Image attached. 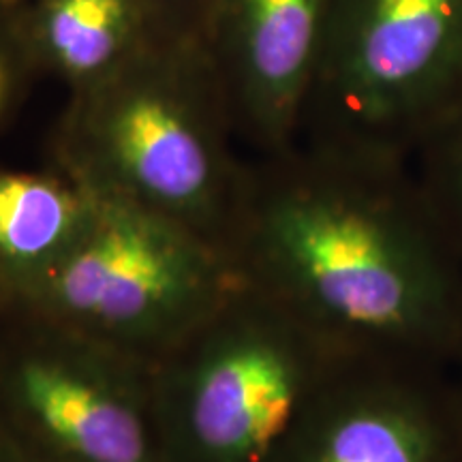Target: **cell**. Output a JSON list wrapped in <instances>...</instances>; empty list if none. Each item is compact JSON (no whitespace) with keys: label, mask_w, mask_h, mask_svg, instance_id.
<instances>
[{"label":"cell","mask_w":462,"mask_h":462,"mask_svg":"<svg viewBox=\"0 0 462 462\" xmlns=\"http://www.w3.org/2000/svg\"><path fill=\"white\" fill-rule=\"evenodd\" d=\"M242 279L349 357L452 371L462 259L409 159L298 143L246 170Z\"/></svg>","instance_id":"1"},{"label":"cell","mask_w":462,"mask_h":462,"mask_svg":"<svg viewBox=\"0 0 462 462\" xmlns=\"http://www.w3.org/2000/svg\"><path fill=\"white\" fill-rule=\"evenodd\" d=\"M231 126L210 56L146 42L116 71L73 90L56 163L75 182L148 208L227 251L246 180L227 148Z\"/></svg>","instance_id":"2"},{"label":"cell","mask_w":462,"mask_h":462,"mask_svg":"<svg viewBox=\"0 0 462 462\" xmlns=\"http://www.w3.org/2000/svg\"><path fill=\"white\" fill-rule=\"evenodd\" d=\"M346 357L242 282L152 364L163 462H273Z\"/></svg>","instance_id":"3"},{"label":"cell","mask_w":462,"mask_h":462,"mask_svg":"<svg viewBox=\"0 0 462 462\" xmlns=\"http://www.w3.org/2000/svg\"><path fill=\"white\" fill-rule=\"evenodd\" d=\"M88 190L90 215L73 246L0 298L154 364L240 285L242 274L225 248L184 225Z\"/></svg>","instance_id":"4"},{"label":"cell","mask_w":462,"mask_h":462,"mask_svg":"<svg viewBox=\"0 0 462 462\" xmlns=\"http://www.w3.org/2000/svg\"><path fill=\"white\" fill-rule=\"evenodd\" d=\"M460 101L462 0H330L300 140L411 159Z\"/></svg>","instance_id":"5"},{"label":"cell","mask_w":462,"mask_h":462,"mask_svg":"<svg viewBox=\"0 0 462 462\" xmlns=\"http://www.w3.org/2000/svg\"><path fill=\"white\" fill-rule=\"evenodd\" d=\"M0 424L56 462H163L152 364L0 298Z\"/></svg>","instance_id":"6"},{"label":"cell","mask_w":462,"mask_h":462,"mask_svg":"<svg viewBox=\"0 0 462 462\" xmlns=\"http://www.w3.org/2000/svg\"><path fill=\"white\" fill-rule=\"evenodd\" d=\"M273 462H462L452 371L346 357Z\"/></svg>","instance_id":"7"},{"label":"cell","mask_w":462,"mask_h":462,"mask_svg":"<svg viewBox=\"0 0 462 462\" xmlns=\"http://www.w3.org/2000/svg\"><path fill=\"white\" fill-rule=\"evenodd\" d=\"M330 0H215V51L234 126L263 157L291 150L319 65Z\"/></svg>","instance_id":"8"},{"label":"cell","mask_w":462,"mask_h":462,"mask_svg":"<svg viewBox=\"0 0 462 462\" xmlns=\"http://www.w3.org/2000/svg\"><path fill=\"white\" fill-rule=\"evenodd\" d=\"M90 215V190L65 171L0 170V293L50 270Z\"/></svg>","instance_id":"9"},{"label":"cell","mask_w":462,"mask_h":462,"mask_svg":"<svg viewBox=\"0 0 462 462\" xmlns=\"http://www.w3.org/2000/svg\"><path fill=\"white\" fill-rule=\"evenodd\" d=\"M142 0H37L26 31L31 56L73 90L99 82L146 43Z\"/></svg>","instance_id":"10"},{"label":"cell","mask_w":462,"mask_h":462,"mask_svg":"<svg viewBox=\"0 0 462 462\" xmlns=\"http://www.w3.org/2000/svg\"><path fill=\"white\" fill-rule=\"evenodd\" d=\"M413 154L421 189L462 259V101Z\"/></svg>","instance_id":"11"},{"label":"cell","mask_w":462,"mask_h":462,"mask_svg":"<svg viewBox=\"0 0 462 462\" xmlns=\"http://www.w3.org/2000/svg\"><path fill=\"white\" fill-rule=\"evenodd\" d=\"M28 58L32 56L26 42V32L20 31L11 20V15L0 9V120L14 106Z\"/></svg>","instance_id":"12"},{"label":"cell","mask_w":462,"mask_h":462,"mask_svg":"<svg viewBox=\"0 0 462 462\" xmlns=\"http://www.w3.org/2000/svg\"><path fill=\"white\" fill-rule=\"evenodd\" d=\"M0 462H56L37 449L28 448L0 424Z\"/></svg>","instance_id":"13"},{"label":"cell","mask_w":462,"mask_h":462,"mask_svg":"<svg viewBox=\"0 0 462 462\" xmlns=\"http://www.w3.org/2000/svg\"><path fill=\"white\" fill-rule=\"evenodd\" d=\"M452 381H454V388H456V396H458V402L462 409V349L452 366Z\"/></svg>","instance_id":"14"},{"label":"cell","mask_w":462,"mask_h":462,"mask_svg":"<svg viewBox=\"0 0 462 462\" xmlns=\"http://www.w3.org/2000/svg\"><path fill=\"white\" fill-rule=\"evenodd\" d=\"M142 3H146V0H142Z\"/></svg>","instance_id":"15"}]
</instances>
